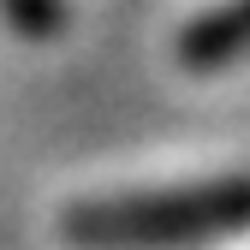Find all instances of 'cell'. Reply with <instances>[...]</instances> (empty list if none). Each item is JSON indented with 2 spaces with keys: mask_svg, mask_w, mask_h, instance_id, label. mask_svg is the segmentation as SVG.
Here are the masks:
<instances>
[{
  "mask_svg": "<svg viewBox=\"0 0 250 250\" xmlns=\"http://www.w3.org/2000/svg\"><path fill=\"white\" fill-rule=\"evenodd\" d=\"M60 232L78 250H191L208 238H238L250 232V179L72 203Z\"/></svg>",
  "mask_w": 250,
  "mask_h": 250,
  "instance_id": "1",
  "label": "cell"
},
{
  "mask_svg": "<svg viewBox=\"0 0 250 250\" xmlns=\"http://www.w3.org/2000/svg\"><path fill=\"white\" fill-rule=\"evenodd\" d=\"M250 54V0H227V6L203 12L191 30L179 36V60L191 72H214V66H232V60Z\"/></svg>",
  "mask_w": 250,
  "mask_h": 250,
  "instance_id": "2",
  "label": "cell"
},
{
  "mask_svg": "<svg viewBox=\"0 0 250 250\" xmlns=\"http://www.w3.org/2000/svg\"><path fill=\"white\" fill-rule=\"evenodd\" d=\"M12 18V30H24V36H60V24H66V6L60 0H0Z\"/></svg>",
  "mask_w": 250,
  "mask_h": 250,
  "instance_id": "3",
  "label": "cell"
}]
</instances>
